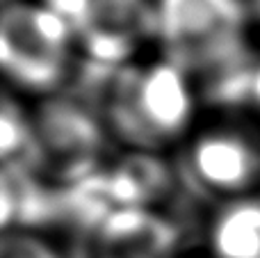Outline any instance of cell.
<instances>
[{
	"instance_id": "cell-9",
	"label": "cell",
	"mask_w": 260,
	"mask_h": 258,
	"mask_svg": "<svg viewBox=\"0 0 260 258\" xmlns=\"http://www.w3.org/2000/svg\"><path fill=\"white\" fill-rule=\"evenodd\" d=\"M210 258H260V197L229 201L208 227Z\"/></svg>"
},
{
	"instance_id": "cell-12",
	"label": "cell",
	"mask_w": 260,
	"mask_h": 258,
	"mask_svg": "<svg viewBox=\"0 0 260 258\" xmlns=\"http://www.w3.org/2000/svg\"><path fill=\"white\" fill-rule=\"evenodd\" d=\"M39 3L53 9L55 14H59L64 21H69V25L76 30V35H80L82 27L89 21L94 0H39Z\"/></svg>"
},
{
	"instance_id": "cell-7",
	"label": "cell",
	"mask_w": 260,
	"mask_h": 258,
	"mask_svg": "<svg viewBox=\"0 0 260 258\" xmlns=\"http://www.w3.org/2000/svg\"><path fill=\"white\" fill-rule=\"evenodd\" d=\"M180 224L155 208H117L91 233V258H176Z\"/></svg>"
},
{
	"instance_id": "cell-11",
	"label": "cell",
	"mask_w": 260,
	"mask_h": 258,
	"mask_svg": "<svg viewBox=\"0 0 260 258\" xmlns=\"http://www.w3.org/2000/svg\"><path fill=\"white\" fill-rule=\"evenodd\" d=\"M0 258H69L48 233L5 231L0 240Z\"/></svg>"
},
{
	"instance_id": "cell-8",
	"label": "cell",
	"mask_w": 260,
	"mask_h": 258,
	"mask_svg": "<svg viewBox=\"0 0 260 258\" xmlns=\"http://www.w3.org/2000/svg\"><path fill=\"white\" fill-rule=\"evenodd\" d=\"M62 224L59 187L27 165H3L0 227L5 231H41Z\"/></svg>"
},
{
	"instance_id": "cell-10",
	"label": "cell",
	"mask_w": 260,
	"mask_h": 258,
	"mask_svg": "<svg viewBox=\"0 0 260 258\" xmlns=\"http://www.w3.org/2000/svg\"><path fill=\"white\" fill-rule=\"evenodd\" d=\"M0 158L3 165L18 163L39 172L35 119L9 89L5 91L3 110H0Z\"/></svg>"
},
{
	"instance_id": "cell-6",
	"label": "cell",
	"mask_w": 260,
	"mask_h": 258,
	"mask_svg": "<svg viewBox=\"0 0 260 258\" xmlns=\"http://www.w3.org/2000/svg\"><path fill=\"white\" fill-rule=\"evenodd\" d=\"M146 41L157 44L155 0H94L78 35V59L117 71L139 62Z\"/></svg>"
},
{
	"instance_id": "cell-1",
	"label": "cell",
	"mask_w": 260,
	"mask_h": 258,
	"mask_svg": "<svg viewBox=\"0 0 260 258\" xmlns=\"http://www.w3.org/2000/svg\"><path fill=\"white\" fill-rule=\"evenodd\" d=\"M160 55L183 69L199 94L256 69L249 41V0H155Z\"/></svg>"
},
{
	"instance_id": "cell-5",
	"label": "cell",
	"mask_w": 260,
	"mask_h": 258,
	"mask_svg": "<svg viewBox=\"0 0 260 258\" xmlns=\"http://www.w3.org/2000/svg\"><path fill=\"white\" fill-rule=\"evenodd\" d=\"M39 149V174L67 187L103 169L110 133L96 108L82 96L55 94L32 112Z\"/></svg>"
},
{
	"instance_id": "cell-13",
	"label": "cell",
	"mask_w": 260,
	"mask_h": 258,
	"mask_svg": "<svg viewBox=\"0 0 260 258\" xmlns=\"http://www.w3.org/2000/svg\"><path fill=\"white\" fill-rule=\"evenodd\" d=\"M249 108H253L260 114V62L253 69V76H251V85H249V101H247Z\"/></svg>"
},
{
	"instance_id": "cell-14",
	"label": "cell",
	"mask_w": 260,
	"mask_h": 258,
	"mask_svg": "<svg viewBox=\"0 0 260 258\" xmlns=\"http://www.w3.org/2000/svg\"><path fill=\"white\" fill-rule=\"evenodd\" d=\"M249 5H251L253 21H258V23H260V0H249Z\"/></svg>"
},
{
	"instance_id": "cell-4",
	"label": "cell",
	"mask_w": 260,
	"mask_h": 258,
	"mask_svg": "<svg viewBox=\"0 0 260 258\" xmlns=\"http://www.w3.org/2000/svg\"><path fill=\"white\" fill-rule=\"evenodd\" d=\"M183 169L221 204L260 197V128L251 119L208 121L185 140Z\"/></svg>"
},
{
	"instance_id": "cell-3",
	"label": "cell",
	"mask_w": 260,
	"mask_h": 258,
	"mask_svg": "<svg viewBox=\"0 0 260 258\" xmlns=\"http://www.w3.org/2000/svg\"><path fill=\"white\" fill-rule=\"evenodd\" d=\"M0 67L9 91L62 94L78 69V35L39 0H7L0 18Z\"/></svg>"
},
{
	"instance_id": "cell-2",
	"label": "cell",
	"mask_w": 260,
	"mask_h": 258,
	"mask_svg": "<svg viewBox=\"0 0 260 258\" xmlns=\"http://www.w3.org/2000/svg\"><path fill=\"white\" fill-rule=\"evenodd\" d=\"M199 99L197 82L160 55L114 71L99 101L112 140L155 153L194 133Z\"/></svg>"
}]
</instances>
